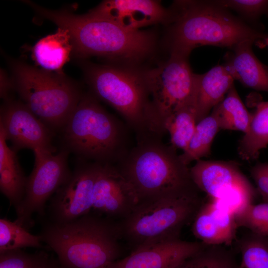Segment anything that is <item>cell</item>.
<instances>
[{
	"mask_svg": "<svg viewBox=\"0 0 268 268\" xmlns=\"http://www.w3.org/2000/svg\"><path fill=\"white\" fill-rule=\"evenodd\" d=\"M168 34L170 53L189 56L196 47L211 45L231 49L245 40L263 46L267 36L212 0H181L171 9Z\"/></svg>",
	"mask_w": 268,
	"mask_h": 268,
	"instance_id": "cell-4",
	"label": "cell"
},
{
	"mask_svg": "<svg viewBox=\"0 0 268 268\" xmlns=\"http://www.w3.org/2000/svg\"><path fill=\"white\" fill-rule=\"evenodd\" d=\"M198 89L194 95L165 121L164 129L170 135L171 145L184 151L195 132L197 122Z\"/></svg>",
	"mask_w": 268,
	"mask_h": 268,
	"instance_id": "cell-22",
	"label": "cell"
},
{
	"mask_svg": "<svg viewBox=\"0 0 268 268\" xmlns=\"http://www.w3.org/2000/svg\"><path fill=\"white\" fill-rule=\"evenodd\" d=\"M33 170L27 177L25 195L16 212L15 221L27 229L32 225L34 213L42 215L46 203L70 177L68 165L70 154L62 149L56 154L35 151Z\"/></svg>",
	"mask_w": 268,
	"mask_h": 268,
	"instance_id": "cell-10",
	"label": "cell"
},
{
	"mask_svg": "<svg viewBox=\"0 0 268 268\" xmlns=\"http://www.w3.org/2000/svg\"><path fill=\"white\" fill-rule=\"evenodd\" d=\"M235 220L238 227L265 236L268 226V202L248 205L235 215Z\"/></svg>",
	"mask_w": 268,
	"mask_h": 268,
	"instance_id": "cell-30",
	"label": "cell"
},
{
	"mask_svg": "<svg viewBox=\"0 0 268 268\" xmlns=\"http://www.w3.org/2000/svg\"><path fill=\"white\" fill-rule=\"evenodd\" d=\"M235 80L226 65H217L198 75L197 122L209 115L210 111L224 98Z\"/></svg>",
	"mask_w": 268,
	"mask_h": 268,
	"instance_id": "cell-19",
	"label": "cell"
},
{
	"mask_svg": "<svg viewBox=\"0 0 268 268\" xmlns=\"http://www.w3.org/2000/svg\"><path fill=\"white\" fill-rule=\"evenodd\" d=\"M0 127L16 152L24 148L55 153V133L23 102L10 98L1 106Z\"/></svg>",
	"mask_w": 268,
	"mask_h": 268,
	"instance_id": "cell-13",
	"label": "cell"
},
{
	"mask_svg": "<svg viewBox=\"0 0 268 268\" xmlns=\"http://www.w3.org/2000/svg\"><path fill=\"white\" fill-rule=\"evenodd\" d=\"M79 161L69 179L51 198L49 208L50 222H69L92 209L93 188L101 164Z\"/></svg>",
	"mask_w": 268,
	"mask_h": 268,
	"instance_id": "cell-12",
	"label": "cell"
},
{
	"mask_svg": "<svg viewBox=\"0 0 268 268\" xmlns=\"http://www.w3.org/2000/svg\"><path fill=\"white\" fill-rule=\"evenodd\" d=\"M79 65L90 93L123 116L136 142L162 139L166 131L150 98L144 70L132 65H99L84 60Z\"/></svg>",
	"mask_w": 268,
	"mask_h": 268,
	"instance_id": "cell-2",
	"label": "cell"
},
{
	"mask_svg": "<svg viewBox=\"0 0 268 268\" xmlns=\"http://www.w3.org/2000/svg\"><path fill=\"white\" fill-rule=\"evenodd\" d=\"M254 42L247 40L234 46L226 57V64L235 80L244 86L268 92V67L255 56L252 46Z\"/></svg>",
	"mask_w": 268,
	"mask_h": 268,
	"instance_id": "cell-18",
	"label": "cell"
},
{
	"mask_svg": "<svg viewBox=\"0 0 268 268\" xmlns=\"http://www.w3.org/2000/svg\"><path fill=\"white\" fill-rule=\"evenodd\" d=\"M25 3L41 17L68 31L72 55L80 60L98 56L134 66L154 49L156 39L151 32L129 29L88 12L76 14L67 9H47L30 0Z\"/></svg>",
	"mask_w": 268,
	"mask_h": 268,
	"instance_id": "cell-1",
	"label": "cell"
},
{
	"mask_svg": "<svg viewBox=\"0 0 268 268\" xmlns=\"http://www.w3.org/2000/svg\"><path fill=\"white\" fill-rule=\"evenodd\" d=\"M192 222L193 235L211 246L230 245L238 227L234 214L213 200L203 202Z\"/></svg>",
	"mask_w": 268,
	"mask_h": 268,
	"instance_id": "cell-17",
	"label": "cell"
},
{
	"mask_svg": "<svg viewBox=\"0 0 268 268\" xmlns=\"http://www.w3.org/2000/svg\"><path fill=\"white\" fill-rule=\"evenodd\" d=\"M251 173L263 200L264 202H268V173L262 163L255 165L251 169Z\"/></svg>",
	"mask_w": 268,
	"mask_h": 268,
	"instance_id": "cell-32",
	"label": "cell"
},
{
	"mask_svg": "<svg viewBox=\"0 0 268 268\" xmlns=\"http://www.w3.org/2000/svg\"><path fill=\"white\" fill-rule=\"evenodd\" d=\"M265 236L268 237V228H267V229L265 234Z\"/></svg>",
	"mask_w": 268,
	"mask_h": 268,
	"instance_id": "cell-38",
	"label": "cell"
},
{
	"mask_svg": "<svg viewBox=\"0 0 268 268\" xmlns=\"http://www.w3.org/2000/svg\"><path fill=\"white\" fill-rule=\"evenodd\" d=\"M190 173L200 191L228 209L236 210L253 201L252 184L234 163L199 160Z\"/></svg>",
	"mask_w": 268,
	"mask_h": 268,
	"instance_id": "cell-11",
	"label": "cell"
},
{
	"mask_svg": "<svg viewBox=\"0 0 268 268\" xmlns=\"http://www.w3.org/2000/svg\"><path fill=\"white\" fill-rule=\"evenodd\" d=\"M188 57L171 53L167 61L144 70L154 107L163 126L166 119L197 91L199 74L192 72Z\"/></svg>",
	"mask_w": 268,
	"mask_h": 268,
	"instance_id": "cell-9",
	"label": "cell"
},
{
	"mask_svg": "<svg viewBox=\"0 0 268 268\" xmlns=\"http://www.w3.org/2000/svg\"><path fill=\"white\" fill-rule=\"evenodd\" d=\"M220 129L217 115L214 110L196 125L194 134L187 147L180 157L188 165L198 161L210 153L213 140Z\"/></svg>",
	"mask_w": 268,
	"mask_h": 268,
	"instance_id": "cell-24",
	"label": "cell"
},
{
	"mask_svg": "<svg viewBox=\"0 0 268 268\" xmlns=\"http://www.w3.org/2000/svg\"><path fill=\"white\" fill-rule=\"evenodd\" d=\"M162 139L136 142L116 167L135 192L138 203L168 196L199 193L190 168Z\"/></svg>",
	"mask_w": 268,
	"mask_h": 268,
	"instance_id": "cell-6",
	"label": "cell"
},
{
	"mask_svg": "<svg viewBox=\"0 0 268 268\" xmlns=\"http://www.w3.org/2000/svg\"><path fill=\"white\" fill-rule=\"evenodd\" d=\"M262 165L265 170L268 173V163H262Z\"/></svg>",
	"mask_w": 268,
	"mask_h": 268,
	"instance_id": "cell-36",
	"label": "cell"
},
{
	"mask_svg": "<svg viewBox=\"0 0 268 268\" xmlns=\"http://www.w3.org/2000/svg\"><path fill=\"white\" fill-rule=\"evenodd\" d=\"M213 110L217 115L220 129L238 131L244 134L248 131L252 114L245 107L234 85Z\"/></svg>",
	"mask_w": 268,
	"mask_h": 268,
	"instance_id": "cell-25",
	"label": "cell"
},
{
	"mask_svg": "<svg viewBox=\"0 0 268 268\" xmlns=\"http://www.w3.org/2000/svg\"><path fill=\"white\" fill-rule=\"evenodd\" d=\"M40 235L63 268H109L123 251L118 222L94 212L67 223L50 222Z\"/></svg>",
	"mask_w": 268,
	"mask_h": 268,
	"instance_id": "cell-3",
	"label": "cell"
},
{
	"mask_svg": "<svg viewBox=\"0 0 268 268\" xmlns=\"http://www.w3.org/2000/svg\"><path fill=\"white\" fill-rule=\"evenodd\" d=\"M72 55L69 34L67 30L59 27L55 33L40 39L31 49L35 63L42 69L52 72H62Z\"/></svg>",
	"mask_w": 268,
	"mask_h": 268,
	"instance_id": "cell-21",
	"label": "cell"
},
{
	"mask_svg": "<svg viewBox=\"0 0 268 268\" xmlns=\"http://www.w3.org/2000/svg\"><path fill=\"white\" fill-rule=\"evenodd\" d=\"M53 268H62V267L60 266V264L58 265V264H56V265Z\"/></svg>",
	"mask_w": 268,
	"mask_h": 268,
	"instance_id": "cell-37",
	"label": "cell"
},
{
	"mask_svg": "<svg viewBox=\"0 0 268 268\" xmlns=\"http://www.w3.org/2000/svg\"><path fill=\"white\" fill-rule=\"evenodd\" d=\"M129 130L90 92L83 94L59 133L62 149L79 160L116 165L132 148Z\"/></svg>",
	"mask_w": 268,
	"mask_h": 268,
	"instance_id": "cell-5",
	"label": "cell"
},
{
	"mask_svg": "<svg viewBox=\"0 0 268 268\" xmlns=\"http://www.w3.org/2000/svg\"><path fill=\"white\" fill-rule=\"evenodd\" d=\"M214 3L228 10L232 9L251 19L259 17L268 12L267 0H212Z\"/></svg>",
	"mask_w": 268,
	"mask_h": 268,
	"instance_id": "cell-31",
	"label": "cell"
},
{
	"mask_svg": "<svg viewBox=\"0 0 268 268\" xmlns=\"http://www.w3.org/2000/svg\"><path fill=\"white\" fill-rule=\"evenodd\" d=\"M203 203L199 194L168 196L139 202L118 221L121 238L131 249L180 238Z\"/></svg>",
	"mask_w": 268,
	"mask_h": 268,
	"instance_id": "cell-8",
	"label": "cell"
},
{
	"mask_svg": "<svg viewBox=\"0 0 268 268\" xmlns=\"http://www.w3.org/2000/svg\"><path fill=\"white\" fill-rule=\"evenodd\" d=\"M42 242L40 235L30 233L15 220L0 219V253L26 247L40 248Z\"/></svg>",
	"mask_w": 268,
	"mask_h": 268,
	"instance_id": "cell-26",
	"label": "cell"
},
{
	"mask_svg": "<svg viewBox=\"0 0 268 268\" xmlns=\"http://www.w3.org/2000/svg\"><path fill=\"white\" fill-rule=\"evenodd\" d=\"M56 264L43 251L30 254L17 249L0 253V268H53Z\"/></svg>",
	"mask_w": 268,
	"mask_h": 268,
	"instance_id": "cell-28",
	"label": "cell"
},
{
	"mask_svg": "<svg viewBox=\"0 0 268 268\" xmlns=\"http://www.w3.org/2000/svg\"><path fill=\"white\" fill-rule=\"evenodd\" d=\"M207 246L201 241L180 238L148 245L131 251L109 268H175Z\"/></svg>",
	"mask_w": 268,
	"mask_h": 268,
	"instance_id": "cell-16",
	"label": "cell"
},
{
	"mask_svg": "<svg viewBox=\"0 0 268 268\" xmlns=\"http://www.w3.org/2000/svg\"><path fill=\"white\" fill-rule=\"evenodd\" d=\"M234 261L221 246L207 245L175 268H225Z\"/></svg>",
	"mask_w": 268,
	"mask_h": 268,
	"instance_id": "cell-29",
	"label": "cell"
},
{
	"mask_svg": "<svg viewBox=\"0 0 268 268\" xmlns=\"http://www.w3.org/2000/svg\"><path fill=\"white\" fill-rule=\"evenodd\" d=\"M138 203L134 188L116 166L101 164L93 188L94 212L119 221L128 216Z\"/></svg>",
	"mask_w": 268,
	"mask_h": 268,
	"instance_id": "cell-14",
	"label": "cell"
},
{
	"mask_svg": "<svg viewBox=\"0 0 268 268\" xmlns=\"http://www.w3.org/2000/svg\"><path fill=\"white\" fill-rule=\"evenodd\" d=\"M268 145V101H262L256 105L248 130L240 141L239 154L244 160H253Z\"/></svg>",
	"mask_w": 268,
	"mask_h": 268,
	"instance_id": "cell-23",
	"label": "cell"
},
{
	"mask_svg": "<svg viewBox=\"0 0 268 268\" xmlns=\"http://www.w3.org/2000/svg\"><path fill=\"white\" fill-rule=\"evenodd\" d=\"M263 46H267L268 47V36H267L263 41Z\"/></svg>",
	"mask_w": 268,
	"mask_h": 268,
	"instance_id": "cell-35",
	"label": "cell"
},
{
	"mask_svg": "<svg viewBox=\"0 0 268 268\" xmlns=\"http://www.w3.org/2000/svg\"><path fill=\"white\" fill-rule=\"evenodd\" d=\"M13 88L11 79H10L5 73L1 69L0 70V94L1 98L4 101L9 99V93Z\"/></svg>",
	"mask_w": 268,
	"mask_h": 268,
	"instance_id": "cell-33",
	"label": "cell"
},
{
	"mask_svg": "<svg viewBox=\"0 0 268 268\" xmlns=\"http://www.w3.org/2000/svg\"><path fill=\"white\" fill-rule=\"evenodd\" d=\"M88 13L134 30L156 23H171L173 19L171 9L153 0H104Z\"/></svg>",
	"mask_w": 268,
	"mask_h": 268,
	"instance_id": "cell-15",
	"label": "cell"
},
{
	"mask_svg": "<svg viewBox=\"0 0 268 268\" xmlns=\"http://www.w3.org/2000/svg\"><path fill=\"white\" fill-rule=\"evenodd\" d=\"M225 268H238V267L236 266L235 262L233 261Z\"/></svg>",
	"mask_w": 268,
	"mask_h": 268,
	"instance_id": "cell-34",
	"label": "cell"
},
{
	"mask_svg": "<svg viewBox=\"0 0 268 268\" xmlns=\"http://www.w3.org/2000/svg\"><path fill=\"white\" fill-rule=\"evenodd\" d=\"M238 268H268V237L251 232L239 241Z\"/></svg>",
	"mask_w": 268,
	"mask_h": 268,
	"instance_id": "cell-27",
	"label": "cell"
},
{
	"mask_svg": "<svg viewBox=\"0 0 268 268\" xmlns=\"http://www.w3.org/2000/svg\"><path fill=\"white\" fill-rule=\"evenodd\" d=\"M6 140L3 130L0 127V190L16 212L24 197L27 177L16 152L7 145Z\"/></svg>",
	"mask_w": 268,
	"mask_h": 268,
	"instance_id": "cell-20",
	"label": "cell"
},
{
	"mask_svg": "<svg viewBox=\"0 0 268 268\" xmlns=\"http://www.w3.org/2000/svg\"><path fill=\"white\" fill-rule=\"evenodd\" d=\"M13 88L23 102L55 134L59 133L83 93L62 72L10 61Z\"/></svg>",
	"mask_w": 268,
	"mask_h": 268,
	"instance_id": "cell-7",
	"label": "cell"
}]
</instances>
